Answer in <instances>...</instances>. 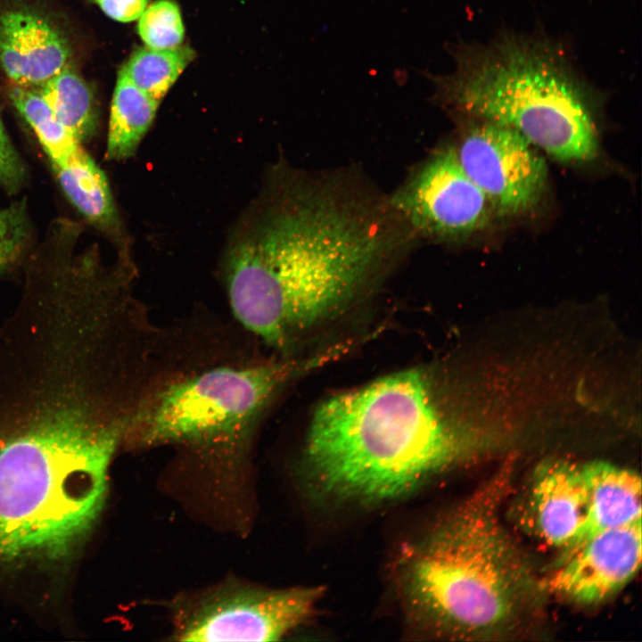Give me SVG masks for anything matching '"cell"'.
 Segmentation results:
<instances>
[{"mask_svg": "<svg viewBox=\"0 0 642 642\" xmlns=\"http://www.w3.org/2000/svg\"><path fill=\"white\" fill-rule=\"evenodd\" d=\"M377 210L328 183L270 186L229 239L224 279L231 309L268 345L342 307L391 250Z\"/></svg>", "mask_w": 642, "mask_h": 642, "instance_id": "obj_1", "label": "cell"}, {"mask_svg": "<svg viewBox=\"0 0 642 642\" xmlns=\"http://www.w3.org/2000/svg\"><path fill=\"white\" fill-rule=\"evenodd\" d=\"M113 406L73 374L0 389V561L63 556L92 528L125 437Z\"/></svg>", "mask_w": 642, "mask_h": 642, "instance_id": "obj_2", "label": "cell"}, {"mask_svg": "<svg viewBox=\"0 0 642 642\" xmlns=\"http://www.w3.org/2000/svg\"><path fill=\"white\" fill-rule=\"evenodd\" d=\"M305 449L324 490L382 501L457 464L467 440L446 418L428 376L410 369L323 401Z\"/></svg>", "mask_w": 642, "mask_h": 642, "instance_id": "obj_3", "label": "cell"}, {"mask_svg": "<svg viewBox=\"0 0 642 642\" xmlns=\"http://www.w3.org/2000/svg\"><path fill=\"white\" fill-rule=\"evenodd\" d=\"M448 50L452 72H422L435 99L512 128L558 160L597 156L593 90L562 43L504 31L487 43L459 42Z\"/></svg>", "mask_w": 642, "mask_h": 642, "instance_id": "obj_4", "label": "cell"}, {"mask_svg": "<svg viewBox=\"0 0 642 642\" xmlns=\"http://www.w3.org/2000/svg\"><path fill=\"white\" fill-rule=\"evenodd\" d=\"M508 481L506 470L490 479L403 555L406 597L436 628L490 632L520 606L527 577L499 518Z\"/></svg>", "mask_w": 642, "mask_h": 642, "instance_id": "obj_5", "label": "cell"}, {"mask_svg": "<svg viewBox=\"0 0 642 642\" xmlns=\"http://www.w3.org/2000/svg\"><path fill=\"white\" fill-rule=\"evenodd\" d=\"M299 370L287 362L218 366L172 381L128 414L124 440L143 446L236 448Z\"/></svg>", "mask_w": 642, "mask_h": 642, "instance_id": "obj_6", "label": "cell"}, {"mask_svg": "<svg viewBox=\"0 0 642 642\" xmlns=\"http://www.w3.org/2000/svg\"><path fill=\"white\" fill-rule=\"evenodd\" d=\"M320 588L267 590L233 588L212 593L178 617L181 641H273L302 623Z\"/></svg>", "mask_w": 642, "mask_h": 642, "instance_id": "obj_7", "label": "cell"}, {"mask_svg": "<svg viewBox=\"0 0 642 642\" xmlns=\"http://www.w3.org/2000/svg\"><path fill=\"white\" fill-rule=\"evenodd\" d=\"M477 119L456 150L462 168L492 210L509 215L529 210L545 188L544 159L514 129Z\"/></svg>", "mask_w": 642, "mask_h": 642, "instance_id": "obj_8", "label": "cell"}, {"mask_svg": "<svg viewBox=\"0 0 642 642\" xmlns=\"http://www.w3.org/2000/svg\"><path fill=\"white\" fill-rule=\"evenodd\" d=\"M391 206L423 235L445 239L476 232L492 210L452 147L431 157L391 198Z\"/></svg>", "mask_w": 642, "mask_h": 642, "instance_id": "obj_9", "label": "cell"}, {"mask_svg": "<svg viewBox=\"0 0 642 642\" xmlns=\"http://www.w3.org/2000/svg\"><path fill=\"white\" fill-rule=\"evenodd\" d=\"M641 521L594 531L568 547L549 586L578 602H598L634 576L641 564Z\"/></svg>", "mask_w": 642, "mask_h": 642, "instance_id": "obj_10", "label": "cell"}, {"mask_svg": "<svg viewBox=\"0 0 642 642\" xmlns=\"http://www.w3.org/2000/svg\"><path fill=\"white\" fill-rule=\"evenodd\" d=\"M67 37L47 18L25 8L0 14V66L16 85L37 87L70 63Z\"/></svg>", "mask_w": 642, "mask_h": 642, "instance_id": "obj_11", "label": "cell"}, {"mask_svg": "<svg viewBox=\"0 0 642 642\" xmlns=\"http://www.w3.org/2000/svg\"><path fill=\"white\" fill-rule=\"evenodd\" d=\"M531 505L537 528L550 545L570 547L588 532V511L581 466L554 464L535 479Z\"/></svg>", "mask_w": 642, "mask_h": 642, "instance_id": "obj_12", "label": "cell"}, {"mask_svg": "<svg viewBox=\"0 0 642 642\" xmlns=\"http://www.w3.org/2000/svg\"><path fill=\"white\" fill-rule=\"evenodd\" d=\"M581 469L588 511L586 536L641 521V480L636 473L603 462Z\"/></svg>", "mask_w": 642, "mask_h": 642, "instance_id": "obj_13", "label": "cell"}, {"mask_svg": "<svg viewBox=\"0 0 642 642\" xmlns=\"http://www.w3.org/2000/svg\"><path fill=\"white\" fill-rule=\"evenodd\" d=\"M51 166L63 192L79 212L123 246L120 221L107 178L82 146L65 161Z\"/></svg>", "mask_w": 642, "mask_h": 642, "instance_id": "obj_14", "label": "cell"}, {"mask_svg": "<svg viewBox=\"0 0 642 642\" xmlns=\"http://www.w3.org/2000/svg\"><path fill=\"white\" fill-rule=\"evenodd\" d=\"M159 102L119 72L111 105L106 158L120 160L135 154L152 125Z\"/></svg>", "mask_w": 642, "mask_h": 642, "instance_id": "obj_15", "label": "cell"}, {"mask_svg": "<svg viewBox=\"0 0 642 642\" xmlns=\"http://www.w3.org/2000/svg\"><path fill=\"white\" fill-rule=\"evenodd\" d=\"M36 89L59 121L80 143L93 136L97 107L91 86L70 63Z\"/></svg>", "mask_w": 642, "mask_h": 642, "instance_id": "obj_16", "label": "cell"}, {"mask_svg": "<svg viewBox=\"0 0 642 642\" xmlns=\"http://www.w3.org/2000/svg\"><path fill=\"white\" fill-rule=\"evenodd\" d=\"M194 55L191 47L183 45L164 50L144 46L132 53L119 72L160 103Z\"/></svg>", "mask_w": 642, "mask_h": 642, "instance_id": "obj_17", "label": "cell"}, {"mask_svg": "<svg viewBox=\"0 0 642 642\" xmlns=\"http://www.w3.org/2000/svg\"><path fill=\"white\" fill-rule=\"evenodd\" d=\"M9 96L34 130L51 163L65 161L81 146L36 89L15 85Z\"/></svg>", "mask_w": 642, "mask_h": 642, "instance_id": "obj_18", "label": "cell"}, {"mask_svg": "<svg viewBox=\"0 0 642 642\" xmlns=\"http://www.w3.org/2000/svg\"><path fill=\"white\" fill-rule=\"evenodd\" d=\"M137 21V33L147 47L172 49L180 46L184 41L185 27L180 9L173 0L152 2Z\"/></svg>", "mask_w": 642, "mask_h": 642, "instance_id": "obj_19", "label": "cell"}, {"mask_svg": "<svg viewBox=\"0 0 642 642\" xmlns=\"http://www.w3.org/2000/svg\"><path fill=\"white\" fill-rule=\"evenodd\" d=\"M29 242V221L23 203L0 210V272L17 263Z\"/></svg>", "mask_w": 642, "mask_h": 642, "instance_id": "obj_20", "label": "cell"}, {"mask_svg": "<svg viewBox=\"0 0 642 642\" xmlns=\"http://www.w3.org/2000/svg\"><path fill=\"white\" fill-rule=\"evenodd\" d=\"M25 174L21 159L0 119V185L7 193H14L21 187Z\"/></svg>", "mask_w": 642, "mask_h": 642, "instance_id": "obj_21", "label": "cell"}, {"mask_svg": "<svg viewBox=\"0 0 642 642\" xmlns=\"http://www.w3.org/2000/svg\"><path fill=\"white\" fill-rule=\"evenodd\" d=\"M111 19L119 22L137 21L148 0H92Z\"/></svg>", "mask_w": 642, "mask_h": 642, "instance_id": "obj_22", "label": "cell"}]
</instances>
